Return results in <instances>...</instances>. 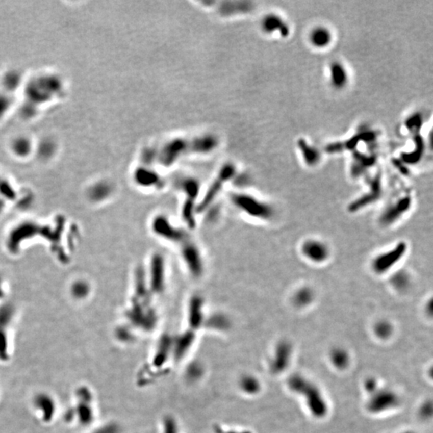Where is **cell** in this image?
I'll use <instances>...</instances> for the list:
<instances>
[{
	"mask_svg": "<svg viewBox=\"0 0 433 433\" xmlns=\"http://www.w3.org/2000/svg\"><path fill=\"white\" fill-rule=\"evenodd\" d=\"M407 250V242L400 241L389 249L379 252L371 260L370 268L371 271L377 276L392 274L404 259Z\"/></svg>",
	"mask_w": 433,
	"mask_h": 433,
	"instance_id": "1",
	"label": "cell"
},
{
	"mask_svg": "<svg viewBox=\"0 0 433 433\" xmlns=\"http://www.w3.org/2000/svg\"><path fill=\"white\" fill-rule=\"evenodd\" d=\"M289 387L291 390L304 396L313 415L319 417L325 416L327 411L326 403L317 387L300 375L291 377L289 380Z\"/></svg>",
	"mask_w": 433,
	"mask_h": 433,
	"instance_id": "2",
	"label": "cell"
},
{
	"mask_svg": "<svg viewBox=\"0 0 433 433\" xmlns=\"http://www.w3.org/2000/svg\"><path fill=\"white\" fill-rule=\"evenodd\" d=\"M234 204L241 211L254 219L268 221L273 219L275 210L268 202L248 195V194H236L232 197Z\"/></svg>",
	"mask_w": 433,
	"mask_h": 433,
	"instance_id": "3",
	"label": "cell"
},
{
	"mask_svg": "<svg viewBox=\"0 0 433 433\" xmlns=\"http://www.w3.org/2000/svg\"><path fill=\"white\" fill-rule=\"evenodd\" d=\"M299 249L302 257L312 264H324L330 259V246L319 238H307L301 243Z\"/></svg>",
	"mask_w": 433,
	"mask_h": 433,
	"instance_id": "4",
	"label": "cell"
},
{
	"mask_svg": "<svg viewBox=\"0 0 433 433\" xmlns=\"http://www.w3.org/2000/svg\"><path fill=\"white\" fill-rule=\"evenodd\" d=\"M412 206L413 199L410 196H404L394 200L381 212L379 223L384 227L392 226L397 223L410 211Z\"/></svg>",
	"mask_w": 433,
	"mask_h": 433,
	"instance_id": "5",
	"label": "cell"
},
{
	"mask_svg": "<svg viewBox=\"0 0 433 433\" xmlns=\"http://www.w3.org/2000/svg\"><path fill=\"white\" fill-rule=\"evenodd\" d=\"M369 401V409L374 413H381L393 409L399 403V399L392 391H374Z\"/></svg>",
	"mask_w": 433,
	"mask_h": 433,
	"instance_id": "6",
	"label": "cell"
},
{
	"mask_svg": "<svg viewBox=\"0 0 433 433\" xmlns=\"http://www.w3.org/2000/svg\"><path fill=\"white\" fill-rule=\"evenodd\" d=\"M234 170L235 169L231 165H227L221 169L219 174L217 176V179L210 186V190L207 191V195L205 196L203 202H201V206H200L201 209L206 208L214 200V197L218 195V192L222 188L224 183L232 176Z\"/></svg>",
	"mask_w": 433,
	"mask_h": 433,
	"instance_id": "7",
	"label": "cell"
},
{
	"mask_svg": "<svg viewBox=\"0 0 433 433\" xmlns=\"http://www.w3.org/2000/svg\"><path fill=\"white\" fill-rule=\"evenodd\" d=\"M182 257L184 258L186 266L193 275H201L203 263L198 249L192 244H189L182 249Z\"/></svg>",
	"mask_w": 433,
	"mask_h": 433,
	"instance_id": "8",
	"label": "cell"
},
{
	"mask_svg": "<svg viewBox=\"0 0 433 433\" xmlns=\"http://www.w3.org/2000/svg\"><path fill=\"white\" fill-rule=\"evenodd\" d=\"M154 232L160 236L164 237L165 239L172 241H179L182 239L184 235L179 231L175 229L173 225L169 224L168 220L163 217H158L154 221L152 224Z\"/></svg>",
	"mask_w": 433,
	"mask_h": 433,
	"instance_id": "9",
	"label": "cell"
},
{
	"mask_svg": "<svg viewBox=\"0 0 433 433\" xmlns=\"http://www.w3.org/2000/svg\"><path fill=\"white\" fill-rule=\"evenodd\" d=\"M150 284L151 288L155 292H161L163 290L164 277V263L162 256L155 255L152 261V265L150 268Z\"/></svg>",
	"mask_w": 433,
	"mask_h": 433,
	"instance_id": "10",
	"label": "cell"
},
{
	"mask_svg": "<svg viewBox=\"0 0 433 433\" xmlns=\"http://www.w3.org/2000/svg\"><path fill=\"white\" fill-rule=\"evenodd\" d=\"M315 291L309 286L298 287L291 295V302L297 308H308L315 302Z\"/></svg>",
	"mask_w": 433,
	"mask_h": 433,
	"instance_id": "11",
	"label": "cell"
},
{
	"mask_svg": "<svg viewBox=\"0 0 433 433\" xmlns=\"http://www.w3.org/2000/svg\"><path fill=\"white\" fill-rule=\"evenodd\" d=\"M332 40V32L326 27H315L310 32V43L316 48H325L330 45Z\"/></svg>",
	"mask_w": 433,
	"mask_h": 433,
	"instance_id": "12",
	"label": "cell"
},
{
	"mask_svg": "<svg viewBox=\"0 0 433 433\" xmlns=\"http://www.w3.org/2000/svg\"><path fill=\"white\" fill-rule=\"evenodd\" d=\"M391 287L399 293H404L410 288L412 278L407 270H396L392 272L390 276Z\"/></svg>",
	"mask_w": 433,
	"mask_h": 433,
	"instance_id": "13",
	"label": "cell"
},
{
	"mask_svg": "<svg viewBox=\"0 0 433 433\" xmlns=\"http://www.w3.org/2000/svg\"><path fill=\"white\" fill-rule=\"evenodd\" d=\"M330 80L336 88H344L348 82V75L345 67L341 63L335 62L330 67Z\"/></svg>",
	"mask_w": 433,
	"mask_h": 433,
	"instance_id": "14",
	"label": "cell"
},
{
	"mask_svg": "<svg viewBox=\"0 0 433 433\" xmlns=\"http://www.w3.org/2000/svg\"><path fill=\"white\" fill-rule=\"evenodd\" d=\"M291 355V347L287 342L281 343L277 347L276 351L275 364L274 368L277 371L285 369L290 362Z\"/></svg>",
	"mask_w": 433,
	"mask_h": 433,
	"instance_id": "15",
	"label": "cell"
},
{
	"mask_svg": "<svg viewBox=\"0 0 433 433\" xmlns=\"http://www.w3.org/2000/svg\"><path fill=\"white\" fill-rule=\"evenodd\" d=\"M263 25L267 32H279L283 36H287L289 33L288 25L277 15H270L266 18Z\"/></svg>",
	"mask_w": 433,
	"mask_h": 433,
	"instance_id": "16",
	"label": "cell"
},
{
	"mask_svg": "<svg viewBox=\"0 0 433 433\" xmlns=\"http://www.w3.org/2000/svg\"><path fill=\"white\" fill-rule=\"evenodd\" d=\"M374 332L378 337L385 340L390 337L393 332V327L388 321L381 320L375 323L374 326Z\"/></svg>",
	"mask_w": 433,
	"mask_h": 433,
	"instance_id": "17",
	"label": "cell"
},
{
	"mask_svg": "<svg viewBox=\"0 0 433 433\" xmlns=\"http://www.w3.org/2000/svg\"><path fill=\"white\" fill-rule=\"evenodd\" d=\"M332 361L338 368L347 367L349 363L348 354L343 349L336 348L332 352Z\"/></svg>",
	"mask_w": 433,
	"mask_h": 433,
	"instance_id": "18",
	"label": "cell"
},
{
	"mask_svg": "<svg viewBox=\"0 0 433 433\" xmlns=\"http://www.w3.org/2000/svg\"><path fill=\"white\" fill-rule=\"evenodd\" d=\"M407 433H411V432H407Z\"/></svg>",
	"mask_w": 433,
	"mask_h": 433,
	"instance_id": "19",
	"label": "cell"
}]
</instances>
